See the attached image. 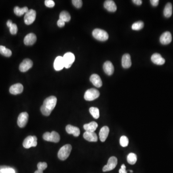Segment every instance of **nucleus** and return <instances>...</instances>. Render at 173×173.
<instances>
[{"label": "nucleus", "instance_id": "obj_1", "mask_svg": "<svg viewBox=\"0 0 173 173\" xmlns=\"http://www.w3.org/2000/svg\"><path fill=\"white\" fill-rule=\"evenodd\" d=\"M57 103V98L54 96L47 98L44 100L43 104L41 107V112L45 116H49L56 107Z\"/></svg>", "mask_w": 173, "mask_h": 173}, {"label": "nucleus", "instance_id": "obj_2", "mask_svg": "<svg viewBox=\"0 0 173 173\" xmlns=\"http://www.w3.org/2000/svg\"><path fill=\"white\" fill-rule=\"evenodd\" d=\"M71 150V145L66 144L60 148L58 153V157L59 159L64 161L69 157Z\"/></svg>", "mask_w": 173, "mask_h": 173}, {"label": "nucleus", "instance_id": "obj_3", "mask_svg": "<svg viewBox=\"0 0 173 173\" xmlns=\"http://www.w3.org/2000/svg\"><path fill=\"white\" fill-rule=\"evenodd\" d=\"M92 35L95 39L101 41H107L109 38V35L107 32L100 28H96L93 30Z\"/></svg>", "mask_w": 173, "mask_h": 173}, {"label": "nucleus", "instance_id": "obj_4", "mask_svg": "<svg viewBox=\"0 0 173 173\" xmlns=\"http://www.w3.org/2000/svg\"><path fill=\"white\" fill-rule=\"evenodd\" d=\"M100 92L95 88L88 89L84 94V99L87 101H92L95 100L100 96Z\"/></svg>", "mask_w": 173, "mask_h": 173}, {"label": "nucleus", "instance_id": "obj_5", "mask_svg": "<svg viewBox=\"0 0 173 173\" xmlns=\"http://www.w3.org/2000/svg\"><path fill=\"white\" fill-rule=\"evenodd\" d=\"M43 139L47 142L57 143L60 141V136L56 131H52L51 133L47 132L43 135Z\"/></svg>", "mask_w": 173, "mask_h": 173}, {"label": "nucleus", "instance_id": "obj_6", "mask_svg": "<svg viewBox=\"0 0 173 173\" xmlns=\"http://www.w3.org/2000/svg\"><path fill=\"white\" fill-rule=\"evenodd\" d=\"M36 17V12L33 9L28 10L24 16V22L27 25H31L34 22Z\"/></svg>", "mask_w": 173, "mask_h": 173}, {"label": "nucleus", "instance_id": "obj_7", "mask_svg": "<svg viewBox=\"0 0 173 173\" xmlns=\"http://www.w3.org/2000/svg\"><path fill=\"white\" fill-rule=\"evenodd\" d=\"M63 61L65 63V67L67 69L71 67L75 60V56L73 53L71 52H67L64 54L63 56Z\"/></svg>", "mask_w": 173, "mask_h": 173}, {"label": "nucleus", "instance_id": "obj_8", "mask_svg": "<svg viewBox=\"0 0 173 173\" xmlns=\"http://www.w3.org/2000/svg\"><path fill=\"white\" fill-rule=\"evenodd\" d=\"M23 145L26 149L36 147L37 145V138L35 136H28L24 140Z\"/></svg>", "mask_w": 173, "mask_h": 173}, {"label": "nucleus", "instance_id": "obj_9", "mask_svg": "<svg viewBox=\"0 0 173 173\" xmlns=\"http://www.w3.org/2000/svg\"><path fill=\"white\" fill-rule=\"evenodd\" d=\"M117 164V159L114 156H112L109 159L107 164L103 167V172L111 171L115 168Z\"/></svg>", "mask_w": 173, "mask_h": 173}, {"label": "nucleus", "instance_id": "obj_10", "mask_svg": "<svg viewBox=\"0 0 173 173\" xmlns=\"http://www.w3.org/2000/svg\"><path fill=\"white\" fill-rule=\"evenodd\" d=\"M28 114L27 112H23L19 114L17 119V124L20 128H24L27 124Z\"/></svg>", "mask_w": 173, "mask_h": 173}, {"label": "nucleus", "instance_id": "obj_11", "mask_svg": "<svg viewBox=\"0 0 173 173\" xmlns=\"http://www.w3.org/2000/svg\"><path fill=\"white\" fill-rule=\"evenodd\" d=\"M33 66V62L31 60L29 59H26L23 60V62L19 66V69L22 72H25L31 69Z\"/></svg>", "mask_w": 173, "mask_h": 173}, {"label": "nucleus", "instance_id": "obj_12", "mask_svg": "<svg viewBox=\"0 0 173 173\" xmlns=\"http://www.w3.org/2000/svg\"><path fill=\"white\" fill-rule=\"evenodd\" d=\"M172 37L171 33L169 31L163 33L160 38V41L163 45H168L172 41Z\"/></svg>", "mask_w": 173, "mask_h": 173}, {"label": "nucleus", "instance_id": "obj_13", "mask_svg": "<svg viewBox=\"0 0 173 173\" xmlns=\"http://www.w3.org/2000/svg\"><path fill=\"white\" fill-rule=\"evenodd\" d=\"M53 67L56 71H60L65 67V63L63 61V57L59 56L57 57L54 60Z\"/></svg>", "mask_w": 173, "mask_h": 173}, {"label": "nucleus", "instance_id": "obj_14", "mask_svg": "<svg viewBox=\"0 0 173 173\" xmlns=\"http://www.w3.org/2000/svg\"><path fill=\"white\" fill-rule=\"evenodd\" d=\"M152 62L157 65H163L165 63V59L158 53H154L151 57Z\"/></svg>", "mask_w": 173, "mask_h": 173}, {"label": "nucleus", "instance_id": "obj_15", "mask_svg": "<svg viewBox=\"0 0 173 173\" xmlns=\"http://www.w3.org/2000/svg\"><path fill=\"white\" fill-rule=\"evenodd\" d=\"M24 87L23 85L20 83H16L11 86L9 89V92L13 95H17L20 94L23 91Z\"/></svg>", "mask_w": 173, "mask_h": 173}, {"label": "nucleus", "instance_id": "obj_16", "mask_svg": "<svg viewBox=\"0 0 173 173\" xmlns=\"http://www.w3.org/2000/svg\"><path fill=\"white\" fill-rule=\"evenodd\" d=\"M37 41V37L34 33L27 34L24 38V42L26 45H32Z\"/></svg>", "mask_w": 173, "mask_h": 173}, {"label": "nucleus", "instance_id": "obj_17", "mask_svg": "<svg viewBox=\"0 0 173 173\" xmlns=\"http://www.w3.org/2000/svg\"><path fill=\"white\" fill-rule=\"evenodd\" d=\"M104 72L108 76H111L114 72V67L110 61H106L104 63L103 66Z\"/></svg>", "mask_w": 173, "mask_h": 173}, {"label": "nucleus", "instance_id": "obj_18", "mask_svg": "<svg viewBox=\"0 0 173 173\" xmlns=\"http://www.w3.org/2000/svg\"><path fill=\"white\" fill-rule=\"evenodd\" d=\"M104 7L108 11L115 12L117 10V5L114 1L107 0L104 3Z\"/></svg>", "mask_w": 173, "mask_h": 173}, {"label": "nucleus", "instance_id": "obj_19", "mask_svg": "<svg viewBox=\"0 0 173 173\" xmlns=\"http://www.w3.org/2000/svg\"><path fill=\"white\" fill-rule=\"evenodd\" d=\"M90 81L93 85L97 88H100L103 85L102 79L97 74H93L90 77Z\"/></svg>", "mask_w": 173, "mask_h": 173}, {"label": "nucleus", "instance_id": "obj_20", "mask_svg": "<svg viewBox=\"0 0 173 173\" xmlns=\"http://www.w3.org/2000/svg\"><path fill=\"white\" fill-rule=\"evenodd\" d=\"M83 137L86 140L90 142H97L98 137L97 134L94 132L86 131L83 134Z\"/></svg>", "mask_w": 173, "mask_h": 173}, {"label": "nucleus", "instance_id": "obj_21", "mask_svg": "<svg viewBox=\"0 0 173 173\" xmlns=\"http://www.w3.org/2000/svg\"><path fill=\"white\" fill-rule=\"evenodd\" d=\"M66 131L67 133L69 134H72L75 137H78L81 133L79 128L72 126L70 124H68L66 127Z\"/></svg>", "mask_w": 173, "mask_h": 173}, {"label": "nucleus", "instance_id": "obj_22", "mask_svg": "<svg viewBox=\"0 0 173 173\" xmlns=\"http://www.w3.org/2000/svg\"><path fill=\"white\" fill-rule=\"evenodd\" d=\"M132 65L131 57L130 55L128 53H126L123 55L122 58V66L124 68H128Z\"/></svg>", "mask_w": 173, "mask_h": 173}, {"label": "nucleus", "instance_id": "obj_23", "mask_svg": "<svg viewBox=\"0 0 173 173\" xmlns=\"http://www.w3.org/2000/svg\"><path fill=\"white\" fill-rule=\"evenodd\" d=\"M109 133V128L107 126H104L101 128L99 132V137L101 142H105L108 136Z\"/></svg>", "mask_w": 173, "mask_h": 173}, {"label": "nucleus", "instance_id": "obj_24", "mask_svg": "<svg viewBox=\"0 0 173 173\" xmlns=\"http://www.w3.org/2000/svg\"><path fill=\"white\" fill-rule=\"evenodd\" d=\"M98 124L93 121L92 122L89 123L88 124H86L84 125V129L86 130V131H89V132H94L98 128Z\"/></svg>", "mask_w": 173, "mask_h": 173}, {"label": "nucleus", "instance_id": "obj_25", "mask_svg": "<svg viewBox=\"0 0 173 173\" xmlns=\"http://www.w3.org/2000/svg\"><path fill=\"white\" fill-rule=\"evenodd\" d=\"M173 13V8H172V5L170 2H168L166 4L165 6L164 10V15L165 17L169 18L172 16Z\"/></svg>", "mask_w": 173, "mask_h": 173}, {"label": "nucleus", "instance_id": "obj_26", "mask_svg": "<svg viewBox=\"0 0 173 173\" xmlns=\"http://www.w3.org/2000/svg\"><path fill=\"white\" fill-rule=\"evenodd\" d=\"M28 11V8L27 7H24L23 8H20L18 6H16L14 8V13L16 16H22L24 14H26V13Z\"/></svg>", "mask_w": 173, "mask_h": 173}, {"label": "nucleus", "instance_id": "obj_27", "mask_svg": "<svg viewBox=\"0 0 173 173\" xmlns=\"http://www.w3.org/2000/svg\"><path fill=\"white\" fill-rule=\"evenodd\" d=\"M59 19L65 22H69L71 19V16L69 13L66 11H63L60 13Z\"/></svg>", "mask_w": 173, "mask_h": 173}, {"label": "nucleus", "instance_id": "obj_28", "mask_svg": "<svg viewBox=\"0 0 173 173\" xmlns=\"http://www.w3.org/2000/svg\"><path fill=\"white\" fill-rule=\"evenodd\" d=\"M0 53L6 57H10L12 52L10 49H7L4 46L0 45Z\"/></svg>", "mask_w": 173, "mask_h": 173}, {"label": "nucleus", "instance_id": "obj_29", "mask_svg": "<svg viewBox=\"0 0 173 173\" xmlns=\"http://www.w3.org/2000/svg\"><path fill=\"white\" fill-rule=\"evenodd\" d=\"M127 161L130 164H134L137 161V156L134 153H130L127 157Z\"/></svg>", "mask_w": 173, "mask_h": 173}, {"label": "nucleus", "instance_id": "obj_30", "mask_svg": "<svg viewBox=\"0 0 173 173\" xmlns=\"http://www.w3.org/2000/svg\"><path fill=\"white\" fill-rule=\"evenodd\" d=\"M89 112L95 119H98L100 117V112L99 109L97 107H92L89 108Z\"/></svg>", "mask_w": 173, "mask_h": 173}, {"label": "nucleus", "instance_id": "obj_31", "mask_svg": "<svg viewBox=\"0 0 173 173\" xmlns=\"http://www.w3.org/2000/svg\"><path fill=\"white\" fill-rule=\"evenodd\" d=\"M144 27V23L142 21H138L134 23L132 26V29L134 31H139Z\"/></svg>", "mask_w": 173, "mask_h": 173}, {"label": "nucleus", "instance_id": "obj_32", "mask_svg": "<svg viewBox=\"0 0 173 173\" xmlns=\"http://www.w3.org/2000/svg\"><path fill=\"white\" fill-rule=\"evenodd\" d=\"M129 143L128 139L126 136H123L120 138V143L121 146L123 147H126L128 146Z\"/></svg>", "mask_w": 173, "mask_h": 173}, {"label": "nucleus", "instance_id": "obj_33", "mask_svg": "<svg viewBox=\"0 0 173 173\" xmlns=\"http://www.w3.org/2000/svg\"><path fill=\"white\" fill-rule=\"evenodd\" d=\"M38 170L43 171L47 168V164L45 162H40L37 165Z\"/></svg>", "mask_w": 173, "mask_h": 173}, {"label": "nucleus", "instance_id": "obj_34", "mask_svg": "<svg viewBox=\"0 0 173 173\" xmlns=\"http://www.w3.org/2000/svg\"><path fill=\"white\" fill-rule=\"evenodd\" d=\"M9 30H10L11 34L12 35H15L16 34L18 31L17 26L16 24H14V23L12 24L10 27H9Z\"/></svg>", "mask_w": 173, "mask_h": 173}, {"label": "nucleus", "instance_id": "obj_35", "mask_svg": "<svg viewBox=\"0 0 173 173\" xmlns=\"http://www.w3.org/2000/svg\"><path fill=\"white\" fill-rule=\"evenodd\" d=\"M72 2L73 5L75 6L76 8H80L82 6L83 2L81 0H73Z\"/></svg>", "mask_w": 173, "mask_h": 173}, {"label": "nucleus", "instance_id": "obj_36", "mask_svg": "<svg viewBox=\"0 0 173 173\" xmlns=\"http://www.w3.org/2000/svg\"><path fill=\"white\" fill-rule=\"evenodd\" d=\"M45 5L47 7L52 8L55 5V2L52 0H46L45 1Z\"/></svg>", "mask_w": 173, "mask_h": 173}, {"label": "nucleus", "instance_id": "obj_37", "mask_svg": "<svg viewBox=\"0 0 173 173\" xmlns=\"http://www.w3.org/2000/svg\"><path fill=\"white\" fill-rule=\"evenodd\" d=\"M0 173H16V172L14 169L10 168H9L2 170L1 171H0Z\"/></svg>", "mask_w": 173, "mask_h": 173}, {"label": "nucleus", "instance_id": "obj_38", "mask_svg": "<svg viewBox=\"0 0 173 173\" xmlns=\"http://www.w3.org/2000/svg\"><path fill=\"white\" fill-rule=\"evenodd\" d=\"M119 173H128L126 171V167L124 164H123L121 165V168L119 170Z\"/></svg>", "mask_w": 173, "mask_h": 173}, {"label": "nucleus", "instance_id": "obj_39", "mask_svg": "<svg viewBox=\"0 0 173 173\" xmlns=\"http://www.w3.org/2000/svg\"><path fill=\"white\" fill-rule=\"evenodd\" d=\"M58 26L60 27H62L65 26V22L59 19L57 21Z\"/></svg>", "mask_w": 173, "mask_h": 173}, {"label": "nucleus", "instance_id": "obj_40", "mask_svg": "<svg viewBox=\"0 0 173 173\" xmlns=\"http://www.w3.org/2000/svg\"><path fill=\"white\" fill-rule=\"evenodd\" d=\"M150 4H152L153 6H157L159 5V0H150Z\"/></svg>", "mask_w": 173, "mask_h": 173}, {"label": "nucleus", "instance_id": "obj_41", "mask_svg": "<svg viewBox=\"0 0 173 173\" xmlns=\"http://www.w3.org/2000/svg\"><path fill=\"white\" fill-rule=\"evenodd\" d=\"M132 2L134 4L137 5H142V0H133Z\"/></svg>", "mask_w": 173, "mask_h": 173}, {"label": "nucleus", "instance_id": "obj_42", "mask_svg": "<svg viewBox=\"0 0 173 173\" xmlns=\"http://www.w3.org/2000/svg\"><path fill=\"white\" fill-rule=\"evenodd\" d=\"M11 168V167L8 166H6V165H0V171H1L2 170L9 168Z\"/></svg>", "mask_w": 173, "mask_h": 173}, {"label": "nucleus", "instance_id": "obj_43", "mask_svg": "<svg viewBox=\"0 0 173 173\" xmlns=\"http://www.w3.org/2000/svg\"><path fill=\"white\" fill-rule=\"evenodd\" d=\"M13 24V23H12V21L11 20H9L7 22V27H8L9 28V27L11 26Z\"/></svg>", "mask_w": 173, "mask_h": 173}, {"label": "nucleus", "instance_id": "obj_44", "mask_svg": "<svg viewBox=\"0 0 173 173\" xmlns=\"http://www.w3.org/2000/svg\"><path fill=\"white\" fill-rule=\"evenodd\" d=\"M34 173H43V171H41V170H38L37 171H35Z\"/></svg>", "mask_w": 173, "mask_h": 173}, {"label": "nucleus", "instance_id": "obj_45", "mask_svg": "<svg viewBox=\"0 0 173 173\" xmlns=\"http://www.w3.org/2000/svg\"><path fill=\"white\" fill-rule=\"evenodd\" d=\"M129 171H130V172H131V173H133L132 170H129Z\"/></svg>", "mask_w": 173, "mask_h": 173}]
</instances>
